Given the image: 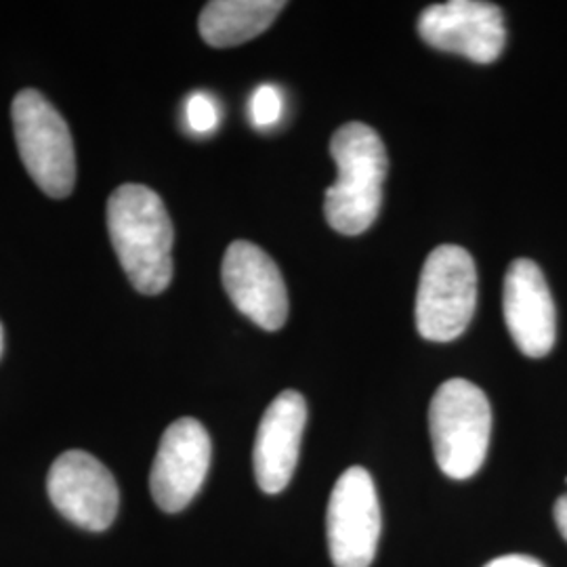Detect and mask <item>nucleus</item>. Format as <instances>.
Listing matches in <instances>:
<instances>
[{"mask_svg": "<svg viewBox=\"0 0 567 567\" xmlns=\"http://www.w3.org/2000/svg\"><path fill=\"white\" fill-rule=\"evenodd\" d=\"M505 322L519 351L545 358L557 337V311L545 274L532 259H517L505 276Z\"/></svg>", "mask_w": 567, "mask_h": 567, "instance_id": "nucleus-11", "label": "nucleus"}, {"mask_svg": "<svg viewBox=\"0 0 567 567\" xmlns=\"http://www.w3.org/2000/svg\"><path fill=\"white\" fill-rule=\"evenodd\" d=\"M210 437L196 419H179L164 431L150 473V489L164 513H179L200 492L210 466Z\"/></svg>", "mask_w": 567, "mask_h": 567, "instance_id": "nucleus-9", "label": "nucleus"}, {"mask_svg": "<svg viewBox=\"0 0 567 567\" xmlns=\"http://www.w3.org/2000/svg\"><path fill=\"white\" fill-rule=\"evenodd\" d=\"M330 154L339 175L326 189V221L343 236H360L377 221L383 204L385 145L372 126L347 122L332 135Z\"/></svg>", "mask_w": 567, "mask_h": 567, "instance_id": "nucleus-2", "label": "nucleus"}, {"mask_svg": "<svg viewBox=\"0 0 567 567\" xmlns=\"http://www.w3.org/2000/svg\"><path fill=\"white\" fill-rule=\"evenodd\" d=\"M284 7L280 0H215L204 7L198 30L215 49L238 47L264 34Z\"/></svg>", "mask_w": 567, "mask_h": 567, "instance_id": "nucleus-13", "label": "nucleus"}, {"mask_svg": "<svg viewBox=\"0 0 567 567\" xmlns=\"http://www.w3.org/2000/svg\"><path fill=\"white\" fill-rule=\"evenodd\" d=\"M334 567H370L381 538V505L370 473L351 466L337 480L326 513Z\"/></svg>", "mask_w": 567, "mask_h": 567, "instance_id": "nucleus-6", "label": "nucleus"}, {"mask_svg": "<svg viewBox=\"0 0 567 567\" xmlns=\"http://www.w3.org/2000/svg\"><path fill=\"white\" fill-rule=\"evenodd\" d=\"M429 431L442 473L450 480L473 477L486 461L492 437L486 393L466 379H450L431 400Z\"/></svg>", "mask_w": 567, "mask_h": 567, "instance_id": "nucleus-3", "label": "nucleus"}, {"mask_svg": "<svg viewBox=\"0 0 567 567\" xmlns=\"http://www.w3.org/2000/svg\"><path fill=\"white\" fill-rule=\"evenodd\" d=\"M13 133L30 177L51 198H68L76 183V154L70 128L49 100L23 89L11 107Z\"/></svg>", "mask_w": 567, "mask_h": 567, "instance_id": "nucleus-5", "label": "nucleus"}, {"mask_svg": "<svg viewBox=\"0 0 567 567\" xmlns=\"http://www.w3.org/2000/svg\"><path fill=\"white\" fill-rule=\"evenodd\" d=\"M307 404L299 391H282L265 410L257 431L252 465L265 494H280L290 484L301 454Z\"/></svg>", "mask_w": 567, "mask_h": 567, "instance_id": "nucleus-12", "label": "nucleus"}, {"mask_svg": "<svg viewBox=\"0 0 567 567\" xmlns=\"http://www.w3.org/2000/svg\"><path fill=\"white\" fill-rule=\"evenodd\" d=\"M282 107L284 102L280 91L271 84H261L250 97V105H248L250 121L259 128L274 126L282 116Z\"/></svg>", "mask_w": 567, "mask_h": 567, "instance_id": "nucleus-14", "label": "nucleus"}, {"mask_svg": "<svg viewBox=\"0 0 567 567\" xmlns=\"http://www.w3.org/2000/svg\"><path fill=\"white\" fill-rule=\"evenodd\" d=\"M477 305V269L465 248H435L421 271L416 292V328L433 343L458 339L471 324Z\"/></svg>", "mask_w": 567, "mask_h": 567, "instance_id": "nucleus-4", "label": "nucleus"}, {"mask_svg": "<svg viewBox=\"0 0 567 567\" xmlns=\"http://www.w3.org/2000/svg\"><path fill=\"white\" fill-rule=\"evenodd\" d=\"M231 303L264 330H280L288 320V292L276 261L257 244H229L221 267Z\"/></svg>", "mask_w": 567, "mask_h": 567, "instance_id": "nucleus-10", "label": "nucleus"}, {"mask_svg": "<svg viewBox=\"0 0 567 567\" xmlns=\"http://www.w3.org/2000/svg\"><path fill=\"white\" fill-rule=\"evenodd\" d=\"M486 567H545L538 559L527 557V555H505L494 561H489Z\"/></svg>", "mask_w": 567, "mask_h": 567, "instance_id": "nucleus-16", "label": "nucleus"}, {"mask_svg": "<svg viewBox=\"0 0 567 567\" xmlns=\"http://www.w3.org/2000/svg\"><path fill=\"white\" fill-rule=\"evenodd\" d=\"M0 355H2V326H0Z\"/></svg>", "mask_w": 567, "mask_h": 567, "instance_id": "nucleus-18", "label": "nucleus"}, {"mask_svg": "<svg viewBox=\"0 0 567 567\" xmlns=\"http://www.w3.org/2000/svg\"><path fill=\"white\" fill-rule=\"evenodd\" d=\"M555 524L559 527L561 536L567 540V494H564V496L555 503Z\"/></svg>", "mask_w": 567, "mask_h": 567, "instance_id": "nucleus-17", "label": "nucleus"}, {"mask_svg": "<svg viewBox=\"0 0 567 567\" xmlns=\"http://www.w3.org/2000/svg\"><path fill=\"white\" fill-rule=\"evenodd\" d=\"M419 34L429 47L475 63L498 60L507 44L501 7L482 0H450L426 7L419 18Z\"/></svg>", "mask_w": 567, "mask_h": 567, "instance_id": "nucleus-7", "label": "nucleus"}, {"mask_svg": "<svg viewBox=\"0 0 567 567\" xmlns=\"http://www.w3.org/2000/svg\"><path fill=\"white\" fill-rule=\"evenodd\" d=\"M53 507L74 526L103 532L118 513V486L107 466L82 450H68L53 463L47 477Z\"/></svg>", "mask_w": 567, "mask_h": 567, "instance_id": "nucleus-8", "label": "nucleus"}, {"mask_svg": "<svg viewBox=\"0 0 567 567\" xmlns=\"http://www.w3.org/2000/svg\"><path fill=\"white\" fill-rule=\"evenodd\" d=\"M107 231L122 269L142 295H161L173 280V224L163 198L126 183L107 200Z\"/></svg>", "mask_w": 567, "mask_h": 567, "instance_id": "nucleus-1", "label": "nucleus"}, {"mask_svg": "<svg viewBox=\"0 0 567 567\" xmlns=\"http://www.w3.org/2000/svg\"><path fill=\"white\" fill-rule=\"evenodd\" d=\"M185 121L194 133H210L219 124V105L206 93H194L185 102Z\"/></svg>", "mask_w": 567, "mask_h": 567, "instance_id": "nucleus-15", "label": "nucleus"}]
</instances>
